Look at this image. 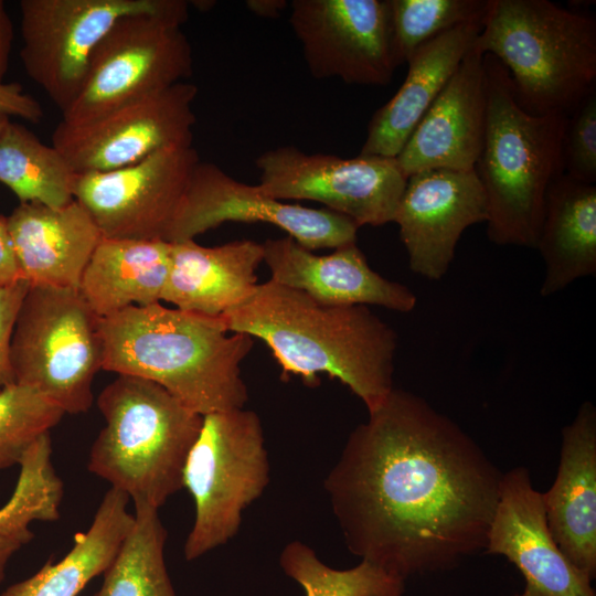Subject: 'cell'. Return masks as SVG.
I'll return each mask as SVG.
<instances>
[{
    "label": "cell",
    "mask_w": 596,
    "mask_h": 596,
    "mask_svg": "<svg viewBox=\"0 0 596 596\" xmlns=\"http://www.w3.org/2000/svg\"><path fill=\"white\" fill-rule=\"evenodd\" d=\"M77 174L63 155L25 126L10 120L0 136V183L20 203L61 207L74 200Z\"/></svg>",
    "instance_id": "obj_27"
},
{
    "label": "cell",
    "mask_w": 596,
    "mask_h": 596,
    "mask_svg": "<svg viewBox=\"0 0 596 596\" xmlns=\"http://www.w3.org/2000/svg\"><path fill=\"white\" fill-rule=\"evenodd\" d=\"M536 249L544 262L542 297L596 274V185L562 174L547 189Z\"/></svg>",
    "instance_id": "obj_25"
},
{
    "label": "cell",
    "mask_w": 596,
    "mask_h": 596,
    "mask_svg": "<svg viewBox=\"0 0 596 596\" xmlns=\"http://www.w3.org/2000/svg\"><path fill=\"white\" fill-rule=\"evenodd\" d=\"M187 19L188 12H177L117 20L95 47L84 86L61 121L89 123L189 78L192 47L181 28Z\"/></svg>",
    "instance_id": "obj_9"
},
{
    "label": "cell",
    "mask_w": 596,
    "mask_h": 596,
    "mask_svg": "<svg viewBox=\"0 0 596 596\" xmlns=\"http://www.w3.org/2000/svg\"><path fill=\"white\" fill-rule=\"evenodd\" d=\"M10 120L8 116L0 114V136Z\"/></svg>",
    "instance_id": "obj_40"
},
{
    "label": "cell",
    "mask_w": 596,
    "mask_h": 596,
    "mask_svg": "<svg viewBox=\"0 0 596 596\" xmlns=\"http://www.w3.org/2000/svg\"><path fill=\"white\" fill-rule=\"evenodd\" d=\"M170 244V270L162 300L175 308L222 317L255 292L256 272L264 259L262 243L241 240L205 247L188 240Z\"/></svg>",
    "instance_id": "obj_22"
},
{
    "label": "cell",
    "mask_w": 596,
    "mask_h": 596,
    "mask_svg": "<svg viewBox=\"0 0 596 596\" xmlns=\"http://www.w3.org/2000/svg\"><path fill=\"white\" fill-rule=\"evenodd\" d=\"M279 565L306 596H403L405 592L406 581L368 561L349 570H336L300 541L283 549Z\"/></svg>",
    "instance_id": "obj_30"
},
{
    "label": "cell",
    "mask_w": 596,
    "mask_h": 596,
    "mask_svg": "<svg viewBox=\"0 0 596 596\" xmlns=\"http://www.w3.org/2000/svg\"><path fill=\"white\" fill-rule=\"evenodd\" d=\"M20 280L24 279L14 254L7 216L0 215V287L13 285Z\"/></svg>",
    "instance_id": "obj_36"
},
{
    "label": "cell",
    "mask_w": 596,
    "mask_h": 596,
    "mask_svg": "<svg viewBox=\"0 0 596 596\" xmlns=\"http://www.w3.org/2000/svg\"><path fill=\"white\" fill-rule=\"evenodd\" d=\"M501 478L456 422L394 387L323 485L348 550L406 581L483 552Z\"/></svg>",
    "instance_id": "obj_1"
},
{
    "label": "cell",
    "mask_w": 596,
    "mask_h": 596,
    "mask_svg": "<svg viewBox=\"0 0 596 596\" xmlns=\"http://www.w3.org/2000/svg\"><path fill=\"white\" fill-rule=\"evenodd\" d=\"M269 482V461L258 415L235 408L206 414L184 469L195 518L184 543L187 561L224 545L236 535L242 512Z\"/></svg>",
    "instance_id": "obj_8"
},
{
    "label": "cell",
    "mask_w": 596,
    "mask_h": 596,
    "mask_svg": "<svg viewBox=\"0 0 596 596\" xmlns=\"http://www.w3.org/2000/svg\"><path fill=\"white\" fill-rule=\"evenodd\" d=\"M487 118L483 55L471 46L395 158L403 173L473 171Z\"/></svg>",
    "instance_id": "obj_18"
},
{
    "label": "cell",
    "mask_w": 596,
    "mask_h": 596,
    "mask_svg": "<svg viewBox=\"0 0 596 596\" xmlns=\"http://www.w3.org/2000/svg\"><path fill=\"white\" fill-rule=\"evenodd\" d=\"M29 287L25 280L0 287V391L14 383L11 342L18 313Z\"/></svg>",
    "instance_id": "obj_34"
},
{
    "label": "cell",
    "mask_w": 596,
    "mask_h": 596,
    "mask_svg": "<svg viewBox=\"0 0 596 596\" xmlns=\"http://www.w3.org/2000/svg\"><path fill=\"white\" fill-rule=\"evenodd\" d=\"M22 278L30 287L78 289L102 234L75 199L61 207L20 203L7 216Z\"/></svg>",
    "instance_id": "obj_21"
},
{
    "label": "cell",
    "mask_w": 596,
    "mask_h": 596,
    "mask_svg": "<svg viewBox=\"0 0 596 596\" xmlns=\"http://www.w3.org/2000/svg\"><path fill=\"white\" fill-rule=\"evenodd\" d=\"M103 355L100 318L78 289L29 287L11 342L14 383L36 390L64 414L86 413Z\"/></svg>",
    "instance_id": "obj_7"
},
{
    "label": "cell",
    "mask_w": 596,
    "mask_h": 596,
    "mask_svg": "<svg viewBox=\"0 0 596 596\" xmlns=\"http://www.w3.org/2000/svg\"><path fill=\"white\" fill-rule=\"evenodd\" d=\"M564 174L587 184L596 182V92L568 117L563 145Z\"/></svg>",
    "instance_id": "obj_33"
},
{
    "label": "cell",
    "mask_w": 596,
    "mask_h": 596,
    "mask_svg": "<svg viewBox=\"0 0 596 596\" xmlns=\"http://www.w3.org/2000/svg\"><path fill=\"white\" fill-rule=\"evenodd\" d=\"M483 68L486 131L473 171L487 199V235L496 245L535 248L547 189L564 174L568 116L529 114L500 61L485 54Z\"/></svg>",
    "instance_id": "obj_4"
},
{
    "label": "cell",
    "mask_w": 596,
    "mask_h": 596,
    "mask_svg": "<svg viewBox=\"0 0 596 596\" xmlns=\"http://www.w3.org/2000/svg\"><path fill=\"white\" fill-rule=\"evenodd\" d=\"M129 497L114 488L104 494L85 532L74 535L71 550L57 562L50 558L32 576L11 584L0 596H77L103 575L134 523Z\"/></svg>",
    "instance_id": "obj_26"
},
{
    "label": "cell",
    "mask_w": 596,
    "mask_h": 596,
    "mask_svg": "<svg viewBox=\"0 0 596 596\" xmlns=\"http://www.w3.org/2000/svg\"><path fill=\"white\" fill-rule=\"evenodd\" d=\"M483 553L503 555L519 568L525 587L514 596H596L593 579L554 541L543 493L534 489L523 466L502 473Z\"/></svg>",
    "instance_id": "obj_17"
},
{
    "label": "cell",
    "mask_w": 596,
    "mask_h": 596,
    "mask_svg": "<svg viewBox=\"0 0 596 596\" xmlns=\"http://www.w3.org/2000/svg\"><path fill=\"white\" fill-rule=\"evenodd\" d=\"M549 530L566 558L596 576V408L581 404L562 429L556 478L543 493Z\"/></svg>",
    "instance_id": "obj_20"
},
{
    "label": "cell",
    "mask_w": 596,
    "mask_h": 596,
    "mask_svg": "<svg viewBox=\"0 0 596 596\" xmlns=\"http://www.w3.org/2000/svg\"><path fill=\"white\" fill-rule=\"evenodd\" d=\"M473 49L507 68L529 114L570 116L596 92V20L549 0H488Z\"/></svg>",
    "instance_id": "obj_5"
},
{
    "label": "cell",
    "mask_w": 596,
    "mask_h": 596,
    "mask_svg": "<svg viewBox=\"0 0 596 596\" xmlns=\"http://www.w3.org/2000/svg\"><path fill=\"white\" fill-rule=\"evenodd\" d=\"M246 7L253 14L277 18L289 4L285 0H247Z\"/></svg>",
    "instance_id": "obj_38"
},
{
    "label": "cell",
    "mask_w": 596,
    "mask_h": 596,
    "mask_svg": "<svg viewBox=\"0 0 596 596\" xmlns=\"http://www.w3.org/2000/svg\"><path fill=\"white\" fill-rule=\"evenodd\" d=\"M105 426L87 469L156 509L183 488V469L202 417L160 385L119 374L97 397Z\"/></svg>",
    "instance_id": "obj_6"
},
{
    "label": "cell",
    "mask_w": 596,
    "mask_h": 596,
    "mask_svg": "<svg viewBox=\"0 0 596 596\" xmlns=\"http://www.w3.org/2000/svg\"><path fill=\"white\" fill-rule=\"evenodd\" d=\"M487 4L488 0H389L396 67L433 39L483 17Z\"/></svg>",
    "instance_id": "obj_31"
},
{
    "label": "cell",
    "mask_w": 596,
    "mask_h": 596,
    "mask_svg": "<svg viewBox=\"0 0 596 596\" xmlns=\"http://www.w3.org/2000/svg\"><path fill=\"white\" fill-rule=\"evenodd\" d=\"M19 466L15 488L0 508V535L24 545L34 536L31 523L60 519L64 486L52 464L50 433L28 448Z\"/></svg>",
    "instance_id": "obj_29"
},
{
    "label": "cell",
    "mask_w": 596,
    "mask_h": 596,
    "mask_svg": "<svg viewBox=\"0 0 596 596\" xmlns=\"http://www.w3.org/2000/svg\"><path fill=\"white\" fill-rule=\"evenodd\" d=\"M22 546L21 543L0 535V584L6 577V571L10 558Z\"/></svg>",
    "instance_id": "obj_39"
},
{
    "label": "cell",
    "mask_w": 596,
    "mask_h": 596,
    "mask_svg": "<svg viewBox=\"0 0 596 596\" xmlns=\"http://www.w3.org/2000/svg\"><path fill=\"white\" fill-rule=\"evenodd\" d=\"M196 95L198 87L184 81L86 124L60 121L52 146L76 174L120 169L161 149L190 146Z\"/></svg>",
    "instance_id": "obj_12"
},
{
    "label": "cell",
    "mask_w": 596,
    "mask_h": 596,
    "mask_svg": "<svg viewBox=\"0 0 596 596\" xmlns=\"http://www.w3.org/2000/svg\"><path fill=\"white\" fill-rule=\"evenodd\" d=\"M171 244L164 240L102 238L87 263L78 291L100 319L131 306L162 300Z\"/></svg>",
    "instance_id": "obj_24"
},
{
    "label": "cell",
    "mask_w": 596,
    "mask_h": 596,
    "mask_svg": "<svg viewBox=\"0 0 596 596\" xmlns=\"http://www.w3.org/2000/svg\"><path fill=\"white\" fill-rule=\"evenodd\" d=\"M225 222L275 225L310 251L354 244L359 228L344 215L273 199L257 184L243 183L215 163L199 161L166 241L194 240Z\"/></svg>",
    "instance_id": "obj_13"
},
{
    "label": "cell",
    "mask_w": 596,
    "mask_h": 596,
    "mask_svg": "<svg viewBox=\"0 0 596 596\" xmlns=\"http://www.w3.org/2000/svg\"><path fill=\"white\" fill-rule=\"evenodd\" d=\"M483 17L465 22L421 46L394 96L372 116L360 155L396 158L454 75L482 28Z\"/></svg>",
    "instance_id": "obj_23"
},
{
    "label": "cell",
    "mask_w": 596,
    "mask_h": 596,
    "mask_svg": "<svg viewBox=\"0 0 596 596\" xmlns=\"http://www.w3.org/2000/svg\"><path fill=\"white\" fill-rule=\"evenodd\" d=\"M289 22L316 78L385 86L397 68L389 0H294Z\"/></svg>",
    "instance_id": "obj_15"
},
{
    "label": "cell",
    "mask_w": 596,
    "mask_h": 596,
    "mask_svg": "<svg viewBox=\"0 0 596 596\" xmlns=\"http://www.w3.org/2000/svg\"><path fill=\"white\" fill-rule=\"evenodd\" d=\"M230 332L263 340L281 368V379L320 384L319 373L337 379L372 412L393 385L396 331L369 306H328L273 279L224 313Z\"/></svg>",
    "instance_id": "obj_2"
},
{
    "label": "cell",
    "mask_w": 596,
    "mask_h": 596,
    "mask_svg": "<svg viewBox=\"0 0 596 596\" xmlns=\"http://www.w3.org/2000/svg\"><path fill=\"white\" fill-rule=\"evenodd\" d=\"M262 244L270 279L320 304L380 306L398 312L416 307L415 294L373 270L355 243L334 248L328 255H317L290 236Z\"/></svg>",
    "instance_id": "obj_19"
},
{
    "label": "cell",
    "mask_w": 596,
    "mask_h": 596,
    "mask_svg": "<svg viewBox=\"0 0 596 596\" xmlns=\"http://www.w3.org/2000/svg\"><path fill=\"white\" fill-rule=\"evenodd\" d=\"M134 505L131 529L93 596H177L166 566L167 530L159 509L140 501Z\"/></svg>",
    "instance_id": "obj_28"
},
{
    "label": "cell",
    "mask_w": 596,
    "mask_h": 596,
    "mask_svg": "<svg viewBox=\"0 0 596 596\" xmlns=\"http://www.w3.org/2000/svg\"><path fill=\"white\" fill-rule=\"evenodd\" d=\"M13 42V22L9 15L6 3L0 0V82H3L9 68Z\"/></svg>",
    "instance_id": "obj_37"
},
{
    "label": "cell",
    "mask_w": 596,
    "mask_h": 596,
    "mask_svg": "<svg viewBox=\"0 0 596 596\" xmlns=\"http://www.w3.org/2000/svg\"><path fill=\"white\" fill-rule=\"evenodd\" d=\"M103 370L151 381L196 414L245 406L241 364L254 345L230 332L221 317L131 306L100 319Z\"/></svg>",
    "instance_id": "obj_3"
},
{
    "label": "cell",
    "mask_w": 596,
    "mask_h": 596,
    "mask_svg": "<svg viewBox=\"0 0 596 596\" xmlns=\"http://www.w3.org/2000/svg\"><path fill=\"white\" fill-rule=\"evenodd\" d=\"M0 114L18 117L38 124L43 117V108L39 100L24 92L18 82H0Z\"/></svg>",
    "instance_id": "obj_35"
},
{
    "label": "cell",
    "mask_w": 596,
    "mask_h": 596,
    "mask_svg": "<svg viewBox=\"0 0 596 596\" xmlns=\"http://www.w3.org/2000/svg\"><path fill=\"white\" fill-rule=\"evenodd\" d=\"M20 60L28 76L64 114L77 99L92 54L117 20L188 12L183 0H21Z\"/></svg>",
    "instance_id": "obj_10"
},
{
    "label": "cell",
    "mask_w": 596,
    "mask_h": 596,
    "mask_svg": "<svg viewBox=\"0 0 596 596\" xmlns=\"http://www.w3.org/2000/svg\"><path fill=\"white\" fill-rule=\"evenodd\" d=\"M488 204L475 171L428 170L407 178L393 222L413 273L440 280L469 226L487 222Z\"/></svg>",
    "instance_id": "obj_16"
},
{
    "label": "cell",
    "mask_w": 596,
    "mask_h": 596,
    "mask_svg": "<svg viewBox=\"0 0 596 596\" xmlns=\"http://www.w3.org/2000/svg\"><path fill=\"white\" fill-rule=\"evenodd\" d=\"M260 191L279 201L311 200L347 216L358 227L393 222L407 177L395 158H340L281 146L259 155Z\"/></svg>",
    "instance_id": "obj_11"
},
{
    "label": "cell",
    "mask_w": 596,
    "mask_h": 596,
    "mask_svg": "<svg viewBox=\"0 0 596 596\" xmlns=\"http://www.w3.org/2000/svg\"><path fill=\"white\" fill-rule=\"evenodd\" d=\"M64 412L36 390L13 383L0 391V471L19 465L28 448Z\"/></svg>",
    "instance_id": "obj_32"
},
{
    "label": "cell",
    "mask_w": 596,
    "mask_h": 596,
    "mask_svg": "<svg viewBox=\"0 0 596 596\" xmlns=\"http://www.w3.org/2000/svg\"><path fill=\"white\" fill-rule=\"evenodd\" d=\"M199 161L193 145L164 148L128 167L77 174L74 199L104 238L166 241Z\"/></svg>",
    "instance_id": "obj_14"
}]
</instances>
